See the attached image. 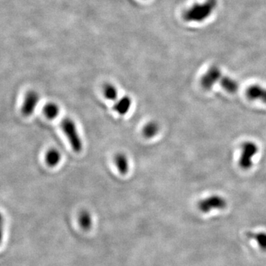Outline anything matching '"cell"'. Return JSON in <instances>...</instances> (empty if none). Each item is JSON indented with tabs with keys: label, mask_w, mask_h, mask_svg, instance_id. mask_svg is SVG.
Listing matches in <instances>:
<instances>
[{
	"label": "cell",
	"mask_w": 266,
	"mask_h": 266,
	"mask_svg": "<svg viewBox=\"0 0 266 266\" xmlns=\"http://www.w3.org/2000/svg\"><path fill=\"white\" fill-rule=\"evenodd\" d=\"M217 6V0H206L203 3H197L184 12V19L188 23L204 21L213 12Z\"/></svg>",
	"instance_id": "6da1fadb"
},
{
	"label": "cell",
	"mask_w": 266,
	"mask_h": 266,
	"mask_svg": "<svg viewBox=\"0 0 266 266\" xmlns=\"http://www.w3.org/2000/svg\"><path fill=\"white\" fill-rule=\"evenodd\" d=\"M62 128L69 140L73 149L76 152H81L82 149V142L73 121L69 118H65L62 121Z\"/></svg>",
	"instance_id": "7a4b0ae2"
},
{
	"label": "cell",
	"mask_w": 266,
	"mask_h": 266,
	"mask_svg": "<svg viewBox=\"0 0 266 266\" xmlns=\"http://www.w3.org/2000/svg\"><path fill=\"white\" fill-rule=\"evenodd\" d=\"M227 204L224 197L214 194L200 200L197 203V207L203 213H209L212 210H223L226 209Z\"/></svg>",
	"instance_id": "3957f363"
},
{
	"label": "cell",
	"mask_w": 266,
	"mask_h": 266,
	"mask_svg": "<svg viewBox=\"0 0 266 266\" xmlns=\"http://www.w3.org/2000/svg\"><path fill=\"white\" fill-rule=\"evenodd\" d=\"M241 150L240 167L244 170L250 169L253 166V158L258 152V146L254 142H245L241 146Z\"/></svg>",
	"instance_id": "277c9868"
},
{
	"label": "cell",
	"mask_w": 266,
	"mask_h": 266,
	"mask_svg": "<svg viewBox=\"0 0 266 266\" xmlns=\"http://www.w3.org/2000/svg\"><path fill=\"white\" fill-rule=\"evenodd\" d=\"M222 77L220 69L216 65L211 67L203 75L200 81L202 87L205 90H210Z\"/></svg>",
	"instance_id": "5b68a950"
},
{
	"label": "cell",
	"mask_w": 266,
	"mask_h": 266,
	"mask_svg": "<svg viewBox=\"0 0 266 266\" xmlns=\"http://www.w3.org/2000/svg\"><path fill=\"white\" fill-rule=\"evenodd\" d=\"M39 102V95L34 91L27 93L22 107V113L26 117L31 116Z\"/></svg>",
	"instance_id": "8992f818"
},
{
	"label": "cell",
	"mask_w": 266,
	"mask_h": 266,
	"mask_svg": "<svg viewBox=\"0 0 266 266\" xmlns=\"http://www.w3.org/2000/svg\"><path fill=\"white\" fill-rule=\"evenodd\" d=\"M246 97L251 101H260L266 104V88L254 84L246 90Z\"/></svg>",
	"instance_id": "52a82bcc"
},
{
	"label": "cell",
	"mask_w": 266,
	"mask_h": 266,
	"mask_svg": "<svg viewBox=\"0 0 266 266\" xmlns=\"http://www.w3.org/2000/svg\"><path fill=\"white\" fill-rule=\"evenodd\" d=\"M131 105H132V99L130 97L125 96L116 101L113 106V109L116 113L123 116L129 112Z\"/></svg>",
	"instance_id": "ba28073f"
},
{
	"label": "cell",
	"mask_w": 266,
	"mask_h": 266,
	"mask_svg": "<svg viewBox=\"0 0 266 266\" xmlns=\"http://www.w3.org/2000/svg\"><path fill=\"white\" fill-rule=\"evenodd\" d=\"M220 85L224 89L225 91L230 93V94H235L239 89V84H238V81H235L231 77L227 76V75L221 77Z\"/></svg>",
	"instance_id": "9c48e42d"
},
{
	"label": "cell",
	"mask_w": 266,
	"mask_h": 266,
	"mask_svg": "<svg viewBox=\"0 0 266 266\" xmlns=\"http://www.w3.org/2000/svg\"><path fill=\"white\" fill-rule=\"evenodd\" d=\"M45 159H46V164L49 167H55L60 163L61 159H62V155H61V152L58 149L53 148V149H49L46 152Z\"/></svg>",
	"instance_id": "30bf717a"
},
{
	"label": "cell",
	"mask_w": 266,
	"mask_h": 266,
	"mask_svg": "<svg viewBox=\"0 0 266 266\" xmlns=\"http://www.w3.org/2000/svg\"><path fill=\"white\" fill-rule=\"evenodd\" d=\"M246 236L248 239L255 241L263 251H266V232H248L246 233Z\"/></svg>",
	"instance_id": "8fae6325"
},
{
	"label": "cell",
	"mask_w": 266,
	"mask_h": 266,
	"mask_svg": "<svg viewBox=\"0 0 266 266\" xmlns=\"http://www.w3.org/2000/svg\"><path fill=\"white\" fill-rule=\"evenodd\" d=\"M115 164L121 174H126L129 171V161L124 154H117L115 157Z\"/></svg>",
	"instance_id": "7c38bea8"
},
{
	"label": "cell",
	"mask_w": 266,
	"mask_h": 266,
	"mask_svg": "<svg viewBox=\"0 0 266 266\" xmlns=\"http://www.w3.org/2000/svg\"><path fill=\"white\" fill-rule=\"evenodd\" d=\"M78 222L81 227L84 230L91 229L93 224V218L91 213L86 210L82 211L78 216Z\"/></svg>",
	"instance_id": "4fadbf2b"
},
{
	"label": "cell",
	"mask_w": 266,
	"mask_h": 266,
	"mask_svg": "<svg viewBox=\"0 0 266 266\" xmlns=\"http://www.w3.org/2000/svg\"><path fill=\"white\" fill-rule=\"evenodd\" d=\"M159 132V125L155 121H150L146 123L143 129V135L146 139H152Z\"/></svg>",
	"instance_id": "5bb4252c"
},
{
	"label": "cell",
	"mask_w": 266,
	"mask_h": 266,
	"mask_svg": "<svg viewBox=\"0 0 266 266\" xmlns=\"http://www.w3.org/2000/svg\"><path fill=\"white\" fill-rule=\"evenodd\" d=\"M60 108L55 103L50 102L44 107V113L48 119H55L59 116Z\"/></svg>",
	"instance_id": "9a60e30c"
},
{
	"label": "cell",
	"mask_w": 266,
	"mask_h": 266,
	"mask_svg": "<svg viewBox=\"0 0 266 266\" xmlns=\"http://www.w3.org/2000/svg\"><path fill=\"white\" fill-rule=\"evenodd\" d=\"M104 97L109 101H116L118 98V91L116 87L111 84H107L103 89Z\"/></svg>",
	"instance_id": "2e32d148"
},
{
	"label": "cell",
	"mask_w": 266,
	"mask_h": 266,
	"mask_svg": "<svg viewBox=\"0 0 266 266\" xmlns=\"http://www.w3.org/2000/svg\"><path fill=\"white\" fill-rule=\"evenodd\" d=\"M4 223H5V220H4L3 215L0 212V245L2 243V240H3Z\"/></svg>",
	"instance_id": "e0dca14e"
}]
</instances>
